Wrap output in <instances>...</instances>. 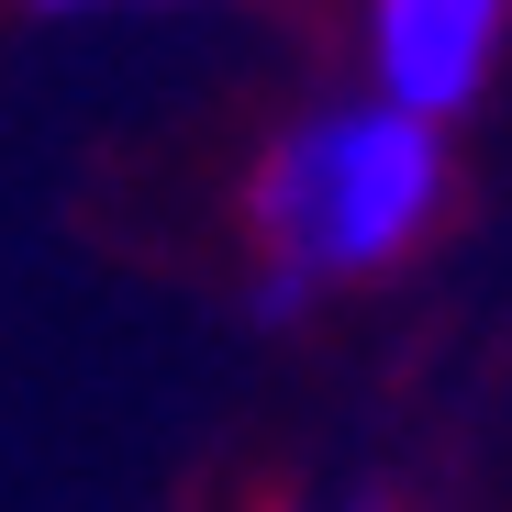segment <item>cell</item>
<instances>
[{"mask_svg":"<svg viewBox=\"0 0 512 512\" xmlns=\"http://www.w3.org/2000/svg\"><path fill=\"white\" fill-rule=\"evenodd\" d=\"M501 34H512V0H368V23H357L368 90L423 123H457L490 90Z\"/></svg>","mask_w":512,"mask_h":512,"instance_id":"cell-2","label":"cell"},{"mask_svg":"<svg viewBox=\"0 0 512 512\" xmlns=\"http://www.w3.org/2000/svg\"><path fill=\"white\" fill-rule=\"evenodd\" d=\"M45 12H167V0H45Z\"/></svg>","mask_w":512,"mask_h":512,"instance_id":"cell-3","label":"cell"},{"mask_svg":"<svg viewBox=\"0 0 512 512\" xmlns=\"http://www.w3.org/2000/svg\"><path fill=\"white\" fill-rule=\"evenodd\" d=\"M346 512H379V501H346Z\"/></svg>","mask_w":512,"mask_h":512,"instance_id":"cell-4","label":"cell"},{"mask_svg":"<svg viewBox=\"0 0 512 512\" xmlns=\"http://www.w3.org/2000/svg\"><path fill=\"white\" fill-rule=\"evenodd\" d=\"M435 212H446V123L390 112L379 90L301 112L245 179L256 312H301L312 290L379 279Z\"/></svg>","mask_w":512,"mask_h":512,"instance_id":"cell-1","label":"cell"}]
</instances>
